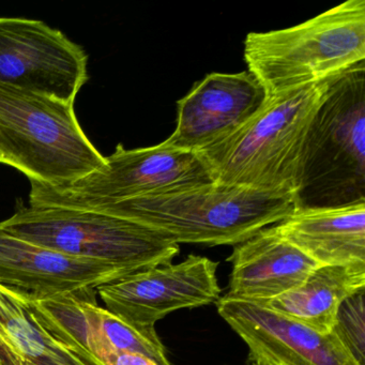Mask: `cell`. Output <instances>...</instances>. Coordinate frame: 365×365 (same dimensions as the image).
<instances>
[{"label":"cell","mask_w":365,"mask_h":365,"mask_svg":"<svg viewBox=\"0 0 365 365\" xmlns=\"http://www.w3.org/2000/svg\"><path fill=\"white\" fill-rule=\"evenodd\" d=\"M266 101L249 71L208 74L177 102L176 128L164 142L198 153L242 127Z\"/></svg>","instance_id":"7c38bea8"},{"label":"cell","mask_w":365,"mask_h":365,"mask_svg":"<svg viewBox=\"0 0 365 365\" xmlns=\"http://www.w3.org/2000/svg\"><path fill=\"white\" fill-rule=\"evenodd\" d=\"M133 273L125 267L52 251L0 227V285L31 298L80 294Z\"/></svg>","instance_id":"4fadbf2b"},{"label":"cell","mask_w":365,"mask_h":365,"mask_svg":"<svg viewBox=\"0 0 365 365\" xmlns=\"http://www.w3.org/2000/svg\"><path fill=\"white\" fill-rule=\"evenodd\" d=\"M333 331L359 364L364 365V290L352 294L341 303Z\"/></svg>","instance_id":"ac0fdd59"},{"label":"cell","mask_w":365,"mask_h":365,"mask_svg":"<svg viewBox=\"0 0 365 365\" xmlns=\"http://www.w3.org/2000/svg\"><path fill=\"white\" fill-rule=\"evenodd\" d=\"M97 296V289H88L54 298H27L53 334L78 346L97 365H110L119 351L144 354L158 365H172L155 328L130 324L100 307Z\"/></svg>","instance_id":"30bf717a"},{"label":"cell","mask_w":365,"mask_h":365,"mask_svg":"<svg viewBox=\"0 0 365 365\" xmlns=\"http://www.w3.org/2000/svg\"><path fill=\"white\" fill-rule=\"evenodd\" d=\"M88 55L42 21L0 18V84L74 103Z\"/></svg>","instance_id":"ba28073f"},{"label":"cell","mask_w":365,"mask_h":365,"mask_svg":"<svg viewBox=\"0 0 365 365\" xmlns=\"http://www.w3.org/2000/svg\"><path fill=\"white\" fill-rule=\"evenodd\" d=\"M227 262L232 270L226 296L247 301L281 296L304 283L322 266L282 238L274 226L235 245Z\"/></svg>","instance_id":"5bb4252c"},{"label":"cell","mask_w":365,"mask_h":365,"mask_svg":"<svg viewBox=\"0 0 365 365\" xmlns=\"http://www.w3.org/2000/svg\"><path fill=\"white\" fill-rule=\"evenodd\" d=\"M341 74L269 98L242 127L196 153L212 180L294 198L312 123Z\"/></svg>","instance_id":"6da1fadb"},{"label":"cell","mask_w":365,"mask_h":365,"mask_svg":"<svg viewBox=\"0 0 365 365\" xmlns=\"http://www.w3.org/2000/svg\"><path fill=\"white\" fill-rule=\"evenodd\" d=\"M0 365H3V364H1V362H0Z\"/></svg>","instance_id":"ffe728a7"},{"label":"cell","mask_w":365,"mask_h":365,"mask_svg":"<svg viewBox=\"0 0 365 365\" xmlns=\"http://www.w3.org/2000/svg\"><path fill=\"white\" fill-rule=\"evenodd\" d=\"M245 61L267 99L365 61V1L347 0L289 29L250 33Z\"/></svg>","instance_id":"3957f363"},{"label":"cell","mask_w":365,"mask_h":365,"mask_svg":"<svg viewBox=\"0 0 365 365\" xmlns=\"http://www.w3.org/2000/svg\"><path fill=\"white\" fill-rule=\"evenodd\" d=\"M212 181L196 153L165 142L131 150L119 144L100 170L80 180L59 187L31 182L29 205L86 209Z\"/></svg>","instance_id":"52a82bcc"},{"label":"cell","mask_w":365,"mask_h":365,"mask_svg":"<svg viewBox=\"0 0 365 365\" xmlns=\"http://www.w3.org/2000/svg\"><path fill=\"white\" fill-rule=\"evenodd\" d=\"M274 228L322 266H365V202L294 208Z\"/></svg>","instance_id":"9a60e30c"},{"label":"cell","mask_w":365,"mask_h":365,"mask_svg":"<svg viewBox=\"0 0 365 365\" xmlns=\"http://www.w3.org/2000/svg\"><path fill=\"white\" fill-rule=\"evenodd\" d=\"M365 288V266H320L294 289L269 300L254 301L322 334L334 329L346 299Z\"/></svg>","instance_id":"e0dca14e"},{"label":"cell","mask_w":365,"mask_h":365,"mask_svg":"<svg viewBox=\"0 0 365 365\" xmlns=\"http://www.w3.org/2000/svg\"><path fill=\"white\" fill-rule=\"evenodd\" d=\"M219 262L189 255L179 264H160L97 288L110 313L142 328L177 309L217 303L221 288L217 279Z\"/></svg>","instance_id":"9c48e42d"},{"label":"cell","mask_w":365,"mask_h":365,"mask_svg":"<svg viewBox=\"0 0 365 365\" xmlns=\"http://www.w3.org/2000/svg\"><path fill=\"white\" fill-rule=\"evenodd\" d=\"M0 362L3 365H97L89 354L53 334L26 294L0 285Z\"/></svg>","instance_id":"2e32d148"},{"label":"cell","mask_w":365,"mask_h":365,"mask_svg":"<svg viewBox=\"0 0 365 365\" xmlns=\"http://www.w3.org/2000/svg\"><path fill=\"white\" fill-rule=\"evenodd\" d=\"M250 365H258V364H255V363H250Z\"/></svg>","instance_id":"d6986e66"},{"label":"cell","mask_w":365,"mask_h":365,"mask_svg":"<svg viewBox=\"0 0 365 365\" xmlns=\"http://www.w3.org/2000/svg\"><path fill=\"white\" fill-rule=\"evenodd\" d=\"M217 312L250 349L258 365H360L339 335L322 334L254 301L228 296Z\"/></svg>","instance_id":"8fae6325"},{"label":"cell","mask_w":365,"mask_h":365,"mask_svg":"<svg viewBox=\"0 0 365 365\" xmlns=\"http://www.w3.org/2000/svg\"><path fill=\"white\" fill-rule=\"evenodd\" d=\"M9 234L73 257L125 267L138 272L172 264L180 247L142 224L83 209L21 206L0 222Z\"/></svg>","instance_id":"8992f818"},{"label":"cell","mask_w":365,"mask_h":365,"mask_svg":"<svg viewBox=\"0 0 365 365\" xmlns=\"http://www.w3.org/2000/svg\"><path fill=\"white\" fill-rule=\"evenodd\" d=\"M83 131L74 103L0 84V163L31 182L59 187L104 165Z\"/></svg>","instance_id":"277c9868"},{"label":"cell","mask_w":365,"mask_h":365,"mask_svg":"<svg viewBox=\"0 0 365 365\" xmlns=\"http://www.w3.org/2000/svg\"><path fill=\"white\" fill-rule=\"evenodd\" d=\"M296 208L292 194L212 182L96 205L97 211L147 226L177 245H237Z\"/></svg>","instance_id":"7a4b0ae2"},{"label":"cell","mask_w":365,"mask_h":365,"mask_svg":"<svg viewBox=\"0 0 365 365\" xmlns=\"http://www.w3.org/2000/svg\"><path fill=\"white\" fill-rule=\"evenodd\" d=\"M365 202V61L341 74L312 123L296 208Z\"/></svg>","instance_id":"5b68a950"}]
</instances>
